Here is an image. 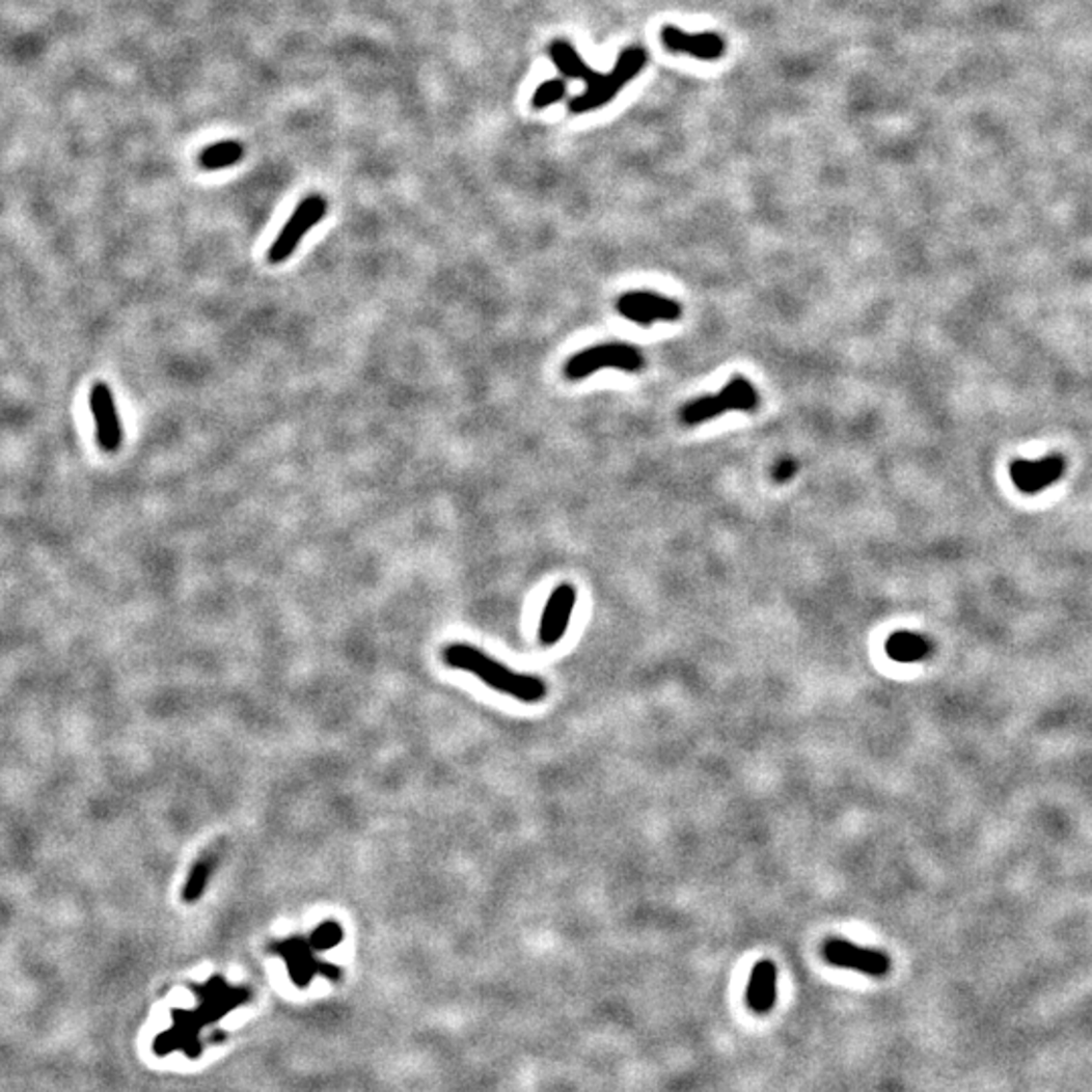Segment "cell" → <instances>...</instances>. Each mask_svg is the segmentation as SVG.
<instances>
[{
	"label": "cell",
	"instance_id": "7",
	"mask_svg": "<svg viewBox=\"0 0 1092 1092\" xmlns=\"http://www.w3.org/2000/svg\"><path fill=\"white\" fill-rule=\"evenodd\" d=\"M89 405L95 421L98 443L104 452L116 454L124 441V430L117 417L116 401L106 383H95L89 392Z\"/></svg>",
	"mask_w": 1092,
	"mask_h": 1092
},
{
	"label": "cell",
	"instance_id": "5",
	"mask_svg": "<svg viewBox=\"0 0 1092 1092\" xmlns=\"http://www.w3.org/2000/svg\"><path fill=\"white\" fill-rule=\"evenodd\" d=\"M823 957L829 965L854 970L870 977H884L891 972V957L878 949H866L844 938H827Z\"/></svg>",
	"mask_w": 1092,
	"mask_h": 1092
},
{
	"label": "cell",
	"instance_id": "12",
	"mask_svg": "<svg viewBox=\"0 0 1092 1092\" xmlns=\"http://www.w3.org/2000/svg\"><path fill=\"white\" fill-rule=\"evenodd\" d=\"M886 654L895 662H921L931 654V644L914 631H897L886 641Z\"/></svg>",
	"mask_w": 1092,
	"mask_h": 1092
},
{
	"label": "cell",
	"instance_id": "6",
	"mask_svg": "<svg viewBox=\"0 0 1092 1092\" xmlns=\"http://www.w3.org/2000/svg\"><path fill=\"white\" fill-rule=\"evenodd\" d=\"M618 312L633 324L652 326L654 322H676L682 316V306L656 292L633 290L618 300Z\"/></svg>",
	"mask_w": 1092,
	"mask_h": 1092
},
{
	"label": "cell",
	"instance_id": "4",
	"mask_svg": "<svg viewBox=\"0 0 1092 1092\" xmlns=\"http://www.w3.org/2000/svg\"><path fill=\"white\" fill-rule=\"evenodd\" d=\"M328 202L322 195H308L294 211V215L288 219L283 229L275 237V241L268 251V262L277 266L292 257V253L298 249L302 239L312 231L313 227L326 217Z\"/></svg>",
	"mask_w": 1092,
	"mask_h": 1092
},
{
	"label": "cell",
	"instance_id": "16",
	"mask_svg": "<svg viewBox=\"0 0 1092 1092\" xmlns=\"http://www.w3.org/2000/svg\"><path fill=\"white\" fill-rule=\"evenodd\" d=\"M548 53H550V59L554 61L556 70L563 74V78H585L589 65H586L585 61H583V57L577 53V49H575L569 40H554V43L550 45Z\"/></svg>",
	"mask_w": 1092,
	"mask_h": 1092
},
{
	"label": "cell",
	"instance_id": "13",
	"mask_svg": "<svg viewBox=\"0 0 1092 1092\" xmlns=\"http://www.w3.org/2000/svg\"><path fill=\"white\" fill-rule=\"evenodd\" d=\"M273 949L288 959V965H290V974L294 977V981L300 985L308 983L310 977L313 976V972L318 970V963L313 965L312 957H310V951H308V945L304 940H298V938H292V940H285V943H279V945H273Z\"/></svg>",
	"mask_w": 1092,
	"mask_h": 1092
},
{
	"label": "cell",
	"instance_id": "11",
	"mask_svg": "<svg viewBox=\"0 0 1092 1092\" xmlns=\"http://www.w3.org/2000/svg\"><path fill=\"white\" fill-rule=\"evenodd\" d=\"M777 1000V967L773 961H759L746 987V1004L755 1014H767Z\"/></svg>",
	"mask_w": 1092,
	"mask_h": 1092
},
{
	"label": "cell",
	"instance_id": "14",
	"mask_svg": "<svg viewBox=\"0 0 1092 1092\" xmlns=\"http://www.w3.org/2000/svg\"><path fill=\"white\" fill-rule=\"evenodd\" d=\"M729 411L725 399L718 394H704L699 399H692L688 401L682 411H680V419L686 424V426H701L706 424L710 419H716L720 415H725Z\"/></svg>",
	"mask_w": 1092,
	"mask_h": 1092
},
{
	"label": "cell",
	"instance_id": "1",
	"mask_svg": "<svg viewBox=\"0 0 1092 1092\" xmlns=\"http://www.w3.org/2000/svg\"><path fill=\"white\" fill-rule=\"evenodd\" d=\"M443 662L452 667L464 670L473 676H477L484 684L490 688L504 692L508 697H514L524 703H539L546 694L545 682L537 676H524L508 670L473 646L468 644H452L443 650Z\"/></svg>",
	"mask_w": 1092,
	"mask_h": 1092
},
{
	"label": "cell",
	"instance_id": "2",
	"mask_svg": "<svg viewBox=\"0 0 1092 1092\" xmlns=\"http://www.w3.org/2000/svg\"><path fill=\"white\" fill-rule=\"evenodd\" d=\"M646 63L648 53L641 47H629L622 51L616 67L609 74H599L589 67L583 78L585 91L569 102V110L573 114H585L609 104L631 79L644 72Z\"/></svg>",
	"mask_w": 1092,
	"mask_h": 1092
},
{
	"label": "cell",
	"instance_id": "18",
	"mask_svg": "<svg viewBox=\"0 0 1092 1092\" xmlns=\"http://www.w3.org/2000/svg\"><path fill=\"white\" fill-rule=\"evenodd\" d=\"M217 864H219V852H207L204 856L198 858V862L193 866L191 876H189V882L185 884L183 900L196 902L198 898L204 895V889H207Z\"/></svg>",
	"mask_w": 1092,
	"mask_h": 1092
},
{
	"label": "cell",
	"instance_id": "21",
	"mask_svg": "<svg viewBox=\"0 0 1092 1092\" xmlns=\"http://www.w3.org/2000/svg\"><path fill=\"white\" fill-rule=\"evenodd\" d=\"M795 469H797L795 462H791V460H783V462L777 464V468H775V473H773V475H775L777 482H785V480H789V477L795 473Z\"/></svg>",
	"mask_w": 1092,
	"mask_h": 1092
},
{
	"label": "cell",
	"instance_id": "19",
	"mask_svg": "<svg viewBox=\"0 0 1092 1092\" xmlns=\"http://www.w3.org/2000/svg\"><path fill=\"white\" fill-rule=\"evenodd\" d=\"M567 95V81L565 78L548 79L545 83H541L533 95V108L535 110H545L550 108L552 104L561 102L563 98Z\"/></svg>",
	"mask_w": 1092,
	"mask_h": 1092
},
{
	"label": "cell",
	"instance_id": "9",
	"mask_svg": "<svg viewBox=\"0 0 1092 1092\" xmlns=\"http://www.w3.org/2000/svg\"><path fill=\"white\" fill-rule=\"evenodd\" d=\"M663 47L672 53L690 55L703 61H716L725 55L727 43L716 33H686L680 27L665 25L662 29Z\"/></svg>",
	"mask_w": 1092,
	"mask_h": 1092
},
{
	"label": "cell",
	"instance_id": "10",
	"mask_svg": "<svg viewBox=\"0 0 1092 1092\" xmlns=\"http://www.w3.org/2000/svg\"><path fill=\"white\" fill-rule=\"evenodd\" d=\"M575 603H577V591L575 586L561 585L556 586L546 603L545 611H543V620H541V627H539V637H541V644L543 646H554L563 639L565 631H567V625L571 622V613L575 609Z\"/></svg>",
	"mask_w": 1092,
	"mask_h": 1092
},
{
	"label": "cell",
	"instance_id": "20",
	"mask_svg": "<svg viewBox=\"0 0 1092 1092\" xmlns=\"http://www.w3.org/2000/svg\"><path fill=\"white\" fill-rule=\"evenodd\" d=\"M340 940H343V929H340V925L334 923V921H326V923H322V925L313 931L312 938H310V945H312L313 949H318V951H326V949L336 947Z\"/></svg>",
	"mask_w": 1092,
	"mask_h": 1092
},
{
	"label": "cell",
	"instance_id": "3",
	"mask_svg": "<svg viewBox=\"0 0 1092 1092\" xmlns=\"http://www.w3.org/2000/svg\"><path fill=\"white\" fill-rule=\"evenodd\" d=\"M644 354L631 345L609 343L597 345L586 351L577 352L565 364V377L569 381H581L601 368H618L624 373H637L644 368Z\"/></svg>",
	"mask_w": 1092,
	"mask_h": 1092
},
{
	"label": "cell",
	"instance_id": "8",
	"mask_svg": "<svg viewBox=\"0 0 1092 1092\" xmlns=\"http://www.w3.org/2000/svg\"><path fill=\"white\" fill-rule=\"evenodd\" d=\"M1066 471L1062 456H1048L1038 462L1015 460L1010 464V477L1015 488L1023 494H1040L1058 482Z\"/></svg>",
	"mask_w": 1092,
	"mask_h": 1092
},
{
	"label": "cell",
	"instance_id": "15",
	"mask_svg": "<svg viewBox=\"0 0 1092 1092\" xmlns=\"http://www.w3.org/2000/svg\"><path fill=\"white\" fill-rule=\"evenodd\" d=\"M243 157H245V148H243L241 142H237V140H221V142H215V144L207 146L198 155V166L204 168V170H221V168L235 166L237 162H241Z\"/></svg>",
	"mask_w": 1092,
	"mask_h": 1092
},
{
	"label": "cell",
	"instance_id": "17",
	"mask_svg": "<svg viewBox=\"0 0 1092 1092\" xmlns=\"http://www.w3.org/2000/svg\"><path fill=\"white\" fill-rule=\"evenodd\" d=\"M720 397L725 399L729 411H744V413H750L757 409L759 405V394L757 389L742 377H735L731 379L725 389L720 390Z\"/></svg>",
	"mask_w": 1092,
	"mask_h": 1092
}]
</instances>
